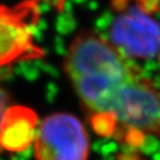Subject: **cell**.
<instances>
[{
  "instance_id": "obj_3",
  "label": "cell",
  "mask_w": 160,
  "mask_h": 160,
  "mask_svg": "<svg viewBox=\"0 0 160 160\" xmlns=\"http://www.w3.org/2000/svg\"><path fill=\"white\" fill-rule=\"evenodd\" d=\"M37 4L24 0L16 6L0 5V69L44 56L33 39Z\"/></svg>"
},
{
  "instance_id": "obj_1",
  "label": "cell",
  "mask_w": 160,
  "mask_h": 160,
  "mask_svg": "<svg viewBox=\"0 0 160 160\" xmlns=\"http://www.w3.org/2000/svg\"><path fill=\"white\" fill-rule=\"evenodd\" d=\"M64 70L97 134L132 146L147 135L160 137V92L109 40L80 32Z\"/></svg>"
},
{
  "instance_id": "obj_7",
  "label": "cell",
  "mask_w": 160,
  "mask_h": 160,
  "mask_svg": "<svg viewBox=\"0 0 160 160\" xmlns=\"http://www.w3.org/2000/svg\"><path fill=\"white\" fill-rule=\"evenodd\" d=\"M38 1V0H37ZM58 1V4H59V7H62L63 6V2H64V0H57Z\"/></svg>"
},
{
  "instance_id": "obj_4",
  "label": "cell",
  "mask_w": 160,
  "mask_h": 160,
  "mask_svg": "<svg viewBox=\"0 0 160 160\" xmlns=\"http://www.w3.org/2000/svg\"><path fill=\"white\" fill-rule=\"evenodd\" d=\"M37 160H87L89 138L83 123L68 113L49 115L34 137Z\"/></svg>"
},
{
  "instance_id": "obj_5",
  "label": "cell",
  "mask_w": 160,
  "mask_h": 160,
  "mask_svg": "<svg viewBox=\"0 0 160 160\" xmlns=\"http://www.w3.org/2000/svg\"><path fill=\"white\" fill-rule=\"evenodd\" d=\"M37 115L24 106H12L0 121V149L23 152L34 141Z\"/></svg>"
},
{
  "instance_id": "obj_6",
  "label": "cell",
  "mask_w": 160,
  "mask_h": 160,
  "mask_svg": "<svg viewBox=\"0 0 160 160\" xmlns=\"http://www.w3.org/2000/svg\"><path fill=\"white\" fill-rule=\"evenodd\" d=\"M6 109H7V97H6L4 90L0 88V121H1V118Z\"/></svg>"
},
{
  "instance_id": "obj_2",
  "label": "cell",
  "mask_w": 160,
  "mask_h": 160,
  "mask_svg": "<svg viewBox=\"0 0 160 160\" xmlns=\"http://www.w3.org/2000/svg\"><path fill=\"white\" fill-rule=\"evenodd\" d=\"M116 8L110 43L127 57L152 58L160 51V24L143 6L114 0Z\"/></svg>"
}]
</instances>
